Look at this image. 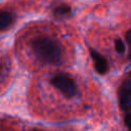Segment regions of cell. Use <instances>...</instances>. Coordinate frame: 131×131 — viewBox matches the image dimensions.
Segmentation results:
<instances>
[{"mask_svg": "<svg viewBox=\"0 0 131 131\" xmlns=\"http://www.w3.org/2000/svg\"><path fill=\"white\" fill-rule=\"evenodd\" d=\"M31 49L35 56L48 64L59 63L62 59V47L60 43L48 36H38L31 41Z\"/></svg>", "mask_w": 131, "mask_h": 131, "instance_id": "cell-1", "label": "cell"}, {"mask_svg": "<svg viewBox=\"0 0 131 131\" xmlns=\"http://www.w3.org/2000/svg\"><path fill=\"white\" fill-rule=\"evenodd\" d=\"M72 12V8L69 5L62 4V5H58L53 9V14L57 17V18H63L67 17L71 14Z\"/></svg>", "mask_w": 131, "mask_h": 131, "instance_id": "cell-6", "label": "cell"}, {"mask_svg": "<svg viewBox=\"0 0 131 131\" xmlns=\"http://www.w3.org/2000/svg\"><path fill=\"white\" fill-rule=\"evenodd\" d=\"M119 104L123 111L131 110V81L124 80L119 88Z\"/></svg>", "mask_w": 131, "mask_h": 131, "instance_id": "cell-3", "label": "cell"}, {"mask_svg": "<svg viewBox=\"0 0 131 131\" xmlns=\"http://www.w3.org/2000/svg\"><path fill=\"white\" fill-rule=\"evenodd\" d=\"M15 16L11 11L0 10V31H5L12 26Z\"/></svg>", "mask_w": 131, "mask_h": 131, "instance_id": "cell-5", "label": "cell"}, {"mask_svg": "<svg viewBox=\"0 0 131 131\" xmlns=\"http://www.w3.org/2000/svg\"><path fill=\"white\" fill-rule=\"evenodd\" d=\"M8 72V66L5 62H0V81H3Z\"/></svg>", "mask_w": 131, "mask_h": 131, "instance_id": "cell-8", "label": "cell"}, {"mask_svg": "<svg viewBox=\"0 0 131 131\" xmlns=\"http://www.w3.org/2000/svg\"><path fill=\"white\" fill-rule=\"evenodd\" d=\"M130 76H131V72H130Z\"/></svg>", "mask_w": 131, "mask_h": 131, "instance_id": "cell-12", "label": "cell"}, {"mask_svg": "<svg viewBox=\"0 0 131 131\" xmlns=\"http://www.w3.org/2000/svg\"><path fill=\"white\" fill-rule=\"evenodd\" d=\"M115 48H116L117 52H119V53H124L125 50H126L125 43L121 39H116V41H115Z\"/></svg>", "mask_w": 131, "mask_h": 131, "instance_id": "cell-7", "label": "cell"}, {"mask_svg": "<svg viewBox=\"0 0 131 131\" xmlns=\"http://www.w3.org/2000/svg\"><path fill=\"white\" fill-rule=\"evenodd\" d=\"M126 40L129 45V57L131 58V30H129L126 34Z\"/></svg>", "mask_w": 131, "mask_h": 131, "instance_id": "cell-10", "label": "cell"}, {"mask_svg": "<svg viewBox=\"0 0 131 131\" xmlns=\"http://www.w3.org/2000/svg\"><path fill=\"white\" fill-rule=\"evenodd\" d=\"M33 131H42V130H38V129H34Z\"/></svg>", "mask_w": 131, "mask_h": 131, "instance_id": "cell-11", "label": "cell"}, {"mask_svg": "<svg viewBox=\"0 0 131 131\" xmlns=\"http://www.w3.org/2000/svg\"><path fill=\"white\" fill-rule=\"evenodd\" d=\"M50 84L69 98L74 97L78 93V87L76 82L68 74L64 73L56 74L50 79Z\"/></svg>", "mask_w": 131, "mask_h": 131, "instance_id": "cell-2", "label": "cell"}, {"mask_svg": "<svg viewBox=\"0 0 131 131\" xmlns=\"http://www.w3.org/2000/svg\"><path fill=\"white\" fill-rule=\"evenodd\" d=\"M90 55L94 62L95 71L100 75H104L108 71V62L105 59V57L92 48H90Z\"/></svg>", "mask_w": 131, "mask_h": 131, "instance_id": "cell-4", "label": "cell"}, {"mask_svg": "<svg viewBox=\"0 0 131 131\" xmlns=\"http://www.w3.org/2000/svg\"><path fill=\"white\" fill-rule=\"evenodd\" d=\"M124 122L129 131H131V113H127L124 117Z\"/></svg>", "mask_w": 131, "mask_h": 131, "instance_id": "cell-9", "label": "cell"}]
</instances>
